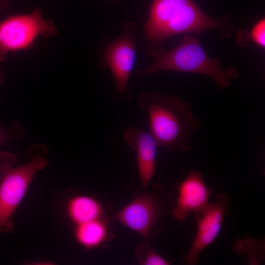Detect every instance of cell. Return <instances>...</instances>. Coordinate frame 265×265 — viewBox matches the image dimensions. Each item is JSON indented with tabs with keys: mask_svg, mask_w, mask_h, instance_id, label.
<instances>
[{
	"mask_svg": "<svg viewBox=\"0 0 265 265\" xmlns=\"http://www.w3.org/2000/svg\"><path fill=\"white\" fill-rule=\"evenodd\" d=\"M139 106L149 116L150 133L159 147L187 152L200 127L189 105L180 98L157 92L138 96Z\"/></svg>",
	"mask_w": 265,
	"mask_h": 265,
	"instance_id": "6da1fadb",
	"label": "cell"
},
{
	"mask_svg": "<svg viewBox=\"0 0 265 265\" xmlns=\"http://www.w3.org/2000/svg\"><path fill=\"white\" fill-rule=\"evenodd\" d=\"M227 21L209 16L193 0H153L145 33L150 53L156 55L162 52V44L172 36L229 29Z\"/></svg>",
	"mask_w": 265,
	"mask_h": 265,
	"instance_id": "7a4b0ae2",
	"label": "cell"
},
{
	"mask_svg": "<svg viewBox=\"0 0 265 265\" xmlns=\"http://www.w3.org/2000/svg\"><path fill=\"white\" fill-rule=\"evenodd\" d=\"M160 71L205 75L222 89L230 85L231 80L238 77L236 69H223L219 60L210 57L200 42L189 34H186L182 42L171 50L157 54L155 61L140 73L149 75Z\"/></svg>",
	"mask_w": 265,
	"mask_h": 265,
	"instance_id": "3957f363",
	"label": "cell"
},
{
	"mask_svg": "<svg viewBox=\"0 0 265 265\" xmlns=\"http://www.w3.org/2000/svg\"><path fill=\"white\" fill-rule=\"evenodd\" d=\"M172 205L170 193L155 183L149 191H135L132 200L109 219L148 239L160 234L161 220L172 212Z\"/></svg>",
	"mask_w": 265,
	"mask_h": 265,
	"instance_id": "277c9868",
	"label": "cell"
},
{
	"mask_svg": "<svg viewBox=\"0 0 265 265\" xmlns=\"http://www.w3.org/2000/svg\"><path fill=\"white\" fill-rule=\"evenodd\" d=\"M56 33L53 22L45 20L39 8L6 17L0 21V62L10 53L30 49L38 37L49 38Z\"/></svg>",
	"mask_w": 265,
	"mask_h": 265,
	"instance_id": "5b68a950",
	"label": "cell"
},
{
	"mask_svg": "<svg viewBox=\"0 0 265 265\" xmlns=\"http://www.w3.org/2000/svg\"><path fill=\"white\" fill-rule=\"evenodd\" d=\"M49 162L47 159L36 156L25 164L11 167L4 174L0 183V233L12 229L13 215L32 179Z\"/></svg>",
	"mask_w": 265,
	"mask_h": 265,
	"instance_id": "8992f818",
	"label": "cell"
},
{
	"mask_svg": "<svg viewBox=\"0 0 265 265\" xmlns=\"http://www.w3.org/2000/svg\"><path fill=\"white\" fill-rule=\"evenodd\" d=\"M229 201L226 195L220 193L215 202L208 203L194 212L198 229L190 248L184 258V264H197L200 252L215 240L227 213Z\"/></svg>",
	"mask_w": 265,
	"mask_h": 265,
	"instance_id": "52a82bcc",
	"label": "cell"
},
{
	"mask_svg": "<svg viewBox=\"0 0 265 265\" xmlns=\"http://www.w3.org/2000/svg\"><path fill=\"white\" fill-rule=\"evenodd\" d=\"M136 26L133 23L125 25L123 34L110 42L105 52V59L112 74L117 93L125 92L135 58V45L133 35Z\"/></svg>",
	"mask_w": 265,
	"mask_h": 265,
	"instance_id": "ba28073f",
	"label": "cell"
},
{
	"mask_svg": "<svg viewBox=\"0 0 265 265\" xmlns=\"http://www.w3.org/2000/svg\"><path fill=\"white\" fill-rule=\"evenodd\" d=\"M123 137L126 144L136 152L141 185L146 189L155 174L158 144L150 132L132 126L125 130Z\"/></svg>",
	"mask_w": 265,
	"mask_h": 265,
	"instance_id": "9c48e42d",
	"label": "cell"
},
{
	"mask_svg": "<svg viewBox=\"0 0 265 265\" xmlns=\"http://www.w3.org/2000/svg\"><path fill=\"white\" fill-rule=\"evenodd\" d=\"M211 193L200 172L191 170L178 187V197L172 212L178 221H184L191 211L195 212L208 202Z\"/></svg>",
	"mask_w": 265,
	"mask_h": 265,
	"instance_id": "30bf717a",
	"label": "cell"
},
{
	"mask_svg": "<svg viewBox=\"0 0 265 265\" xmlns=\"http://www.w3.org/2000/svg\"><path fill=\"white\" fill-rule=\"evenodd\" d=\"M66 212L74 226L95 219L109 218L106 207L101 201L84 194H77L69 197L66 202Z\"/></svg>",
	"mask_w": 265,
	"mask_h": 265,
	"instance_id": "8fae6325",
	"label": "cell"
},
{
	"mask_svg": "<svg viewBox=\"0 0 265 265\" xmlns=\"http://www.w3.org/2000/svg\"><path fill=\"white\" fill-rule=\"evenodd\" d=\"M109 219H98L75 226L74 237L77 242L87 250L105 246L112 237Z\"/></svg>",
	"mask_w": 265,
	"mask_h": 265,
	"instance_id": "7c38bea8",
	"label": "cell"
},
{
	"mask_svg": "<svg viewBox=\"0 0 265 265\" xmlns=\"http://www.w3.org/2000/svg\"><path fill=\"white\" fill-rule=\"evenodd\" d=\"M236 41L238 45L242 47L248 42L252 41L260 47L265 48V18H262L256 22L250 31H239L237 35Z\"/></svg>",
	"mask_w": 265,
	"mask_h": 265,
	"instance_id": "4fadbf2b",
	"label": "cell"
},
{
	"mask_svg": "<svg viewBox=\"0 0 265 265\" xmlns=\"http://www.w3.org/2000/svg\"><path fill=\"white\" fill-rule=\"evenodd\" d=\"M136 260L142 265H168L170 263L151 246L148 239L140 244L135 251Z\"/></svg>",
	"mask_w": 265,
	"mask_h": 265,
	"instance_id": "5bb4252c",
	"label": "cell"
},
{
	"mask_svg": "<svg viewBox=\"0 0 265 265\" xmlns=\"http://www.w3.org/2000/svg\"><path fill=\"white\" fill-rule=\"evenodd\" d=\"M25 135V131L18 122L14 123L9 127L0 126V145L22 139Z\"/></svg>",
	"mask_w": 265,
	"mask_h": 265,
	"instance_id": "9a60e30c",
	"label": "cell"
},
{
	"mask_svg": "<svg viewBox=\"0 0 265 265\" xmlns=\"http://www.w3.org/2000/svg\"><path fill=\"white\" fill-rule=\"evenodd\" d=\"M16 156L10 152L0 151V181L5 172L16 163Z\"/></svg>",
	"mask_w": 265,
	"mask_h": 265,
	"instance_id": "2e32d148",
	"label": "cell"
},
{
	"mask_svg": "<svg viewBox=\"0 0 265 265\" xmlns=\"http://www.w3.org/2000/svg\"><path fill=\"white\" fill-rule=\"evenodd\" d=\"M9 6L8 0H0V11L6 9Z\"/></svg>",
	"mask_w": 265,
	"mask_h": 265,
	"instance_id": "e0dca14e",
	"label": "cell"
},
{
	"mask_svg": "<svg viewBox=\"0 0 265 265\" xmlns=\"http://www.w3.org/2000/svg\"><path fill=\"white\" fill-rule=\"evenodd\" d=\"M4 82V72L0 64V87L2 86Z\"/></svg>",
	"mask_w": 265,
	"mask_h": 265,
	"instance_id": "ac0fdd59",
	"label": "cell"
}]
</instances>
